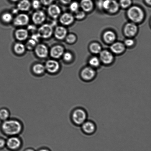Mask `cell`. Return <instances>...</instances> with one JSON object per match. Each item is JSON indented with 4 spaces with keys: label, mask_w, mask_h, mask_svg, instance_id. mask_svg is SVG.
Segmentation results:
<instances>
[{
    "label": "cell",
    "mask_w": 151,
    "mask_h": 151,
    "mask_svg": "<svg viewBox=\"0 0 151 151\" xmlns=\"http://www.w3.org/2000/svg\"><path fill=\"white\" fill-rule=\"evenodd\" d=\"M0 128L2 134L8 137L20 135L23 132L24 126L20 120L10 118L1 122Z\"/></svg>",
    "instance_id": "1"
},
{
    "label": "cell",
    "mask_w": 151,
    "mask_h": 151,
    "mask_svg": "<svg viewBox=\"0 0 151 151\" xmlns=\"http://www.w3.org/2000/svg\"><path fill=\"white\" fill-rule=\"evenodd\" d=\"M88 118V113L83 108L77 107L72 111L70 119L72 123L76 126H81Z\"/></svg>",
    "instance_id": "2"
},
{
    "label": "cell",
    "mask_w": 151,
    "mask_h": 151,
    "mask_svg": "<svg viewBox=\"0 0 151 151\" xmlns=\"http://www.w3.org/2000/svg\"><path fill=\"white\" fill-rule=\"evenodd\" d=\"M23 140L19 136L7 137L6 139V148L10 151H17L23 147Z\"/></svg>",
    "instance_id": "3"
},
{
    "label": "cell",
    "mask_w": 151,
    "mask_h": 151,
    "mask_svg": "<svg viewBox=\"0 0 151 151\" xmlns=\"http://www.w3.org/2000/svg\"><path fill=\"white\" fill-rule=\"evenodd\" d=\"M127 15L132 21L134 23H139L142 21L144 17V13L140 7L133 6L129 9Z\"/></svg>",
    "instance_id": "4"
},
{
    "label": "cell",
    "mask_w": 151,
    "mask_h": 151,
    "mask_svg": "<svg viewBox=\"0 0 151 151\" xmlns=\"http://www.w3.org/2000/svg\"><path fill=\"white\" fill-rule=\"evenodd\" d=\"M54 30V27L51 24L43 23L38 28L37 32L41 38L47 39L52 36Z\"/></svg>",
    "instance_id": "5"
},
{
    "label": "cell",
    "mask_w": 151,
    "mask_h": 151,
    "mask_svg": "<svg viewBox=\"0 0 151 151\" xmlns=\"http://www.w3.org/2000/svg\"><path fill=\"white\" fill-rule=\"evenodd\" d=\"M80 78L85 82H91L94 80L96 76V72L94 69L91 67L84 68L80 74Z\"/></svg>",
    "instance_id": "6"
},
{
    "label": "cell",
    "mask_w": 151,
    "mask_h": 151,
    "mask_svg": "<svg viewBox=\"0 0 151 151\" xmlns=\"http://www.w3.org/2000/svg\"><path fill=\"white\" fill-rule=\"evenodd\" d=\"M46 72L51 75L57 74L60 72V63L56 59H51L47 61L45 65Z\"/></svg>",
    "instance_id": "7"
},
{
    "label": "cell",
    "mask_w": 151,
    "mask_h": 151,
    "mask_svg": "<svg viewBox=\"0 0 151 151\" xmlns=\"http://www.w3.org/2000/svg\"><path fill=\"white\" fill-rule=\"evenodd\" d=\"M81 129L83 133L87 135H92L95 133L97 126L93 121L87 120L81 126Z\"/></svg>",
    "instance_id": "8"
},
{
    "label": "cell",
    "mask_w": 151,
    "mask_h": 151,
    "mask_svg": "<svg viewBox=\"0 0 151 151\" xmlns=\"http://www.w3.org/2000/svg\"><path fill=\"white\" fill-rule=\"evenodd\" d=\"M30 20L28 15L24 13H20L17 15L13 18V22L14 26L17 27H23L27 26Z\"/></svg>",
    "instance_id": "9"
},
{
    "label": "cell",
    "mask_w": 151,
    "mask_h": 151,
    "mask_svg": "<svg viewBox=\"0 0 151 151\" xmlns=\"http://www.w3.org/2000/svg\"><path fill=\"white\" fill-rule=\"evenodd\" d=\"M34 51L37 57L41 59L46 58L49 54V50L45 44L39 43L37 44Z\"/></svg>",
    "instance_id": "10"
},
{
    "label": "cell",
    "mask_w": 151,
    "mask_h": 151,
    "mask_svg": "<svg viewBox=\"0 0 151 151\" xmlns=\"http://www.w3.org/2000/svg\"><path fill=\"white\" fill-rule=\"evenodd\" d=\"M46 19V15L43 10H37L32 16V20L35 25H41L43 24Z\"/></svg>",
    "instance_id": "11"
},
{
    "label": "cell",
    "mask_w": 151,
    "mask_h": 151,
    "mask_svg": "<svg viewBox=\"0 0 151 151\" xmlns=\"http://www.w3.org/2000/svg\"><path fill=\"white\" fill-rule=\"evenodd\" d=\"M103 8L111 13H115L119 10V4L115 0H105L103 3Z\"/></svg>",
    "instance_id": "12"
},
{
    "label": "cell",
    "mask_w": 151,
    "mask_h": 151,
    "mask_svg": "<svg viewBox=\"0 0 151 151\" xmlns=\"http://www.w3.org/2000/svg\"><path fill=\"white\" fill-rule=\"evenodd\" d=\"M47 13L50 17L54 20H56L61 14V9L57 4H51L48 6Z\"/></svg>",
    "instance_id": "13"
},
{
    "label": "cell",
    "mask_w": 151,
    "mask_h": 151,
    "mask_svg": "<svg viewBox=\"0 0 151 151\" xmlns=\"http://www.w3.org/2000/svg\"><path fill=\"white\" fill-rule=\"evenodd\" d=\"M65 52L64 47L60 45H56L51 47L49 51V54L52 59H58L63 56Z\"/></svg>",
    "instance_id": "14"
},
{
    "label": "cell",
    "mask_w": 151,
    "mask_h": 151,
    "mask_svg": "<svg viewBox=\"0 0 151 151\" xmlns=\"http://www.w3.org/2000/svg\"><path fill=\"white\" fill-rule=\"evenodd\" d=\"M67 34V30L64 26H58L54 29L53 35L56 39L61 40L65 38Z\"/></svg>",
    "instance_id": "15"
},
{
    "label": "cell",
    "mask_w": 151,
    "mask_h": 151,
    "mask_svg": "<svg viewBox=\"0 0 151 151\" xmlns=\"http://www.w3.org/2000/svg\"><path fill=\"white\" fill-rule=\"evenodd\" d=\"M74 20V17L70 13L66 12L60 14L59 21L63 26H68L72 24Z\"/></svg>",
    "instance_id": "16"
},
{
    "label": "cell",
    "mask_w": 151,
    "mask_h": 151,
    "mask_svg": "<svg viewBox=\"0 0 151 151\" xmlns=\"http://www.w3.org/2000/svg\"><path fill=\"white\" fill-rule=\"evenodd\" d=\"M137 27L135 24L132 23H127L124 29V34L127 36H134L137 34Z\"/></svg>",
    "instance_id": "17"
},
{
    "label": "cell",
    "mask_w": 151,
    "mask_h": 151,
    "mask_svg": "<svg viewBox=\"0 0 151 151\" xmlns=\"http://www.w3.org/2000/svg\"><path fill=\"white\" fill-rule=\"evenodd\" d=\"M29 35V32L27 29L20 28L16 30L14 33V36L16 39L19 41H23L27 39Z\"/></svg>",
    "instance_id": "18"
},
{
    "label": "cell",
    "mask_w": 151,
    "mask_h": 151,
    "mask_svg": "<svg viewBox=\"0 0 151 151\" xmlns=\"http://www.w3.org/2000/svg\"><path fill=\"white\" fill-rule=\"evenodd\" d=\"M100 59L103 63L106 64H110L113 61V55L107 50H104L100 53Z\"/></svg>",
    "instance_id": "19"
},
{
    "label": "cell",
    "mask_w": 151,
    "mask_h": 151,
    "mask_svg": "<svg viewBox=\"0 0 151 151\" xmlns=\"http://www.w3.org/2000/svg\"><path fill=\"white\" fill-rule=\"evenodd\" d=\"M32 72L36 76H42L46 72L45 66L41 63L35 64L32 66Z\"/></svg>",
    "instance_id": "20"
},
{
    "label": "cell",
    "mask_w": 151,
    "mask_h": 151,
    "mask_svg": "<svg viewBox=\"0 0 151 151\" xmlns=\"http://www.w3.org/2000/svg\"><path fill=\"white\" fill-rule=\"evenodd\" d=\"M32 7L29 0H21L17 5V8L19 11L26 12L29 11Z\"/></svg>",
    "instance_id": "21"
},
{
    "label": "cell",
    "mask_w": 151,
    "mask_h": 151,
    "mask_svg": "<svg viewBox=\"0 0 151 151\" xmlns=\"http://www.w3.org/2000/svg\"><path fill=\"white\" fill-rule=\"evenodd\" d=\"M110 49L112 52L119 54L123 52L125 50V46L122 43L116 42L111 46Z\"/></svg>",
    "instance_id": "22"
},
{
    "label": "cell",
    "mask_w": 151,
    "mask_h": 151,
    "mask_svg": "<svg viewBox=\"0 0 151 151\" xmlns=\"http://www.w3.org/2000/svg\"><path fill=\"white\" fill-rule=\"evenodd\" d=\"M80 5L84 11H91L93 7V3L92 0H81Z\"/></svg>",
    "instance_id": "23"
},
{
    "label": "cell",
    "mask_w": 151,
    "mask_h": 151,
    "mask_svg": "<svg viewBox=\"0 0 151 151\" xmlns=\"http://www.w3.org/2000/svg\"><path fill=\"white\" fill-rule=\"evenodd\" d=\"M116 38L115 34L111 31H106L103 35L104 40L108 43H111L114 42Z\"/></svg>",
    "instance_id": "24"
},
{
    "label": "cell",
    "mask_w": 151,
    "mask_h": 151,
    "mask_svg": "<svg viewBox=\"0 0 151 151\" xmlns=\"http://www.w3.org/2000/svg\"><path fill=\"white\" fill-rule=\"evenodd\" d=\"M26 49L24 44L21 42L16 43L13 46V50L14 53L18 55L23 54Z\"/></svg>",
    "instance_id": "25"
},
{
    "label": "cell",
    "mask_w": 151,
    "mask_h": 151,
    "mask_svg": "<svg viewBox=\"0 0 151 151\" xmlns=\"http://www.w3.org/2000/svg\"><path fill=\"white\" fill-rule=\"evenodd\" d=\"M10 112L9 110L6 108H2L0 109V120L3 121L9 119Z\"/></svg>",
    "instance_id": "26"
},
{
    "label": "cell",
    "mask_w": 151,
    "mask_h": 151,
    "mask_svg": "<svg viewBox=\"0 0 151 151\" xmlns=\"http://www.w3.org/2000/svg\"><path fill=\"white\" fill-rule=\"evenodd\" d=\"M1 19L4 23H9L13 21V14L9 12H5L1 16Z\"/></svg>",
    "instance_id": "27"
},
{
    "label": "cell",
    "mask_w": 151,
    "mask_h": 151,
    "mask_svg": "<svg viewBox=\"0 0 151 151\" xmlns=\"http://www.w3.org/2000/svg\"><path fill=\"white\" fill-rule=\"evenodd\" d=\"M89 48L90 51L94 54H99L101 51V46L97 43H93L90 45Z\"/></svg>",
    "instance_id": "28"
},
{
    "label": "cell",
    "mask_w": 151,
    "mask_h": 151,
    "mask_svg": "<svg viewBox=\"0 0 151 151\" xmlns=\"http://www.w3.org/2000/svg\"><path fill=\"white\" fill-rule=\"evenodd\" d=\"M37 44V43L36 41L30 38L27 41L25 46L27 49L32 50H34Z\"/></svg>",
    "instance_id": "29"
},
{
    "label": "cell",
    "mask_w": 151,
    "mask_h": 151,
    "mask_svg": "<svg viewBox=\"0 0 151 151\" xmlns=\"http://www.w3.org/2000/svg\"><path fill=\"white\" fill-rule=\"evenodd\" d=\"M89 63L91 66L93 67H97L100 64V61L97 57H93L90 59Z\"/></svg>",
    "instance_id": "30"
},
{
    "label": "cell",
    "mask_w": 151,
    "mask_h": 151,
    "mask_svg": "<svg viewBox=\"0 0 151 151\" xmlns=\"http://www.w3.org/2000/svg\"><path fill=\"white\" fill-rule=\"evenodd\" d=\"M65 39L66 42L69 44H72L74 43L76 40V37L74 35L70 34L67 35Z\"/></svg>",
    "instance_id": "31"
},
{
    "label": "cell",
    "mask_w": 151,
    "mask_h": 151,
    "mask_svg": "<svg viewBox=\"0 0 151 151\" xmlns=\"http://www.w3.org/2000/svg\"><path fill=\"white\" fill-rule=\"evenodd\" d=\"M79 7V4L78 2L76 1H73V2L70 3V6H69V9L71 11L75 13L78 11Z\"/></svg>",
    "instance_id": "32"
},
{
    "label": "cell",
    "mask_w": 151,
    "mask_h": 151,
    "mask_svg": "<svg viewBox=\"0 0 151 151\" xmlns=\"http://www.w3.org/2000/svg\"><path fill=\"white\" fill-rule=\"evenodd\" d=\"M132 4L131 0H120L119 5L123 8H127L131 6Z\"/></svg>",
    "instance_id": "33"
},
{
    "label": "cell",
    "mask_w": 151,
    "mask_h": 151,
    "mask_svg": "<svg viewBox=\"0 0 151 151\" xmlns=\"http://www.w3.org/2000/svg\"><path fill=\"white\" fill-rule=\"evenodd\" d=\"M63 60L66 62H69L72 60L73 58L72 55L69 52H66L63 53Z\"/></svg>",
    "instance_id": "34"
},
{
    "label": "cell",
    "mask_w": 151,
    "mask_h": 151,
    "mask_svg": "<svg viewBox=\"0 0 151 151\" xmlns=\"http://www.w3.org/2000/svg\"><path fill=\"white\" fill-rule=\"evenodd\" d=\"M41 3L40 0H33L32 2L31 3L32 7L35 10H39L40 8L41 5Z\"/></svg>",
    "instance_id": "35"
},
{
    "label": "cell",
    "mask_w": 151,
    "mask_h": 151,
    "mask_svg": "<svg viewBox=\"0 0 151 151\" xmlns=\"http://www.w3.org/2000/svg\"><path fill=\"white\" fill-rule=\"evenodd\" d=\"M85 16V13L84 11H78L75 12V17L78 19L84 18Z\"/></svg>",
    "instance_id": "36"
},
{
    "label": "cell",
    "mask_w": 151,
    "mask_h": 151,
    "mask_svg": "<svg viewBox=\"0 0 151 151\" xmlns=\"http://www.w3.org/2000/svg\"><path fill=\"white\" fill-rule=\"evenodd\" d=\"M28 32L32 33H35V32L37 30V29L36 27V26L34 25H28L27 29Z\"/></svg>",
    "instance_id": "37"
},
{
    "label": "cell",
    "mask_w": 151,
    "mask_h": 151,
    "mask_svg": "<svg viewBox=\"0 0 151 151\" xmlns=\"http://www.w3.org/2000/svg\"><path fill=\"white\" fill-rule=\"evenodd\" d=\"M6 139L3 137H0V150L6 148Z\"/></svg>",
    "instance_id": "38"
},
{
    "label": "cell",
    "mask_w": 151,
    "mask_h": 151,
    "mask_svg": "<svg viewBox=\"0 0 151 151\" xmlns=\"http://www.w3.org/2000/svg\"><path fill=\"white\" fill-rule=\"evenodd\" d=\"M55 0H40L41 4L45 6H48L54 2Z\"/></svg>",
    "instance_id": "39"
},
{
    "label": "cell",
    "mask_w": 151,
    "mask_h": 151,
    "mask_svg": "<svg viewBox=\"0 0 151 151\" xmlns=\"http://www.w3.org/2000/svg\"><path fill=\"white\" fill-rule=\"evenodd\" d=\"M31 38L33 39L37 43L38 41H39L40 39L41 38L39 36V35H38V34L36 32L35 33H32V36L31 37Z\"/></svg>",
    "instance_id": "40"
},
{
    "label": "cell",
    "mask_w": 151,
    "mask_h": 151,
    "mask_svg": "<svg viewBox=\"0 0 151 151\" xmlns=\"http://www.w3.org/2000/svg\"><path fill=\"white\" fill-rule=\"evenodd\" d=\"M134 41L132 39H127L125 41V44L126 46L128 47H131L134 45Z\"/></svg>",
    "instance_id": "41"
},
{
    "label": "cell",
    "mask_w": 151,
    "mask_h": 151,
    "mask_svg": "<svg viewBox=\"0 0 151 151\" xmlns=\"http://www.w3.org/2000/svg\"><path fill=\"white\" fill-rule=\"evenodd\" d=\"M36 151H52L51 149L49 148L43 147L40 148L38 149H37Z\"/></svg>",
    "instance_id": "42"
},
{
    "label": "cell",
    "mask_w": 151,
    "mask_h": 151,
    "mask_svg": "<svg viewBox=\"0 0 151 151\" xmlns=\"http://www.w3.org/2000/svg\"><path fill=\"white\" fill-rule=\"evenodd\" d=\"M72 0H60V2L64 4H70Z\"/></svg>",
    "instance_id": "43"
},
{
    "label": "cell",
    "mask_w": 151,
    "mask_h": 151,
    "mask_svg": "<svg viewBox=\"0 0 151 151\" xmlns=\"http://www.w3.org/2000/svg\"><path fill=\"white\" fill-rule=\"evenodd\" d=\"M19 10L18 9L16 8H13L12 9V13L13 14H17L19 12Z\"/></svg>",
    "instance_id": "44"
},
{
    "label": "cell",
    "mask_w": 151,
    "mask_h": 151,
    "mask_svg": "<svg viewBox=\"0 0 151 151\" xmlns=\"http://www.w3.org/2000/svg\"><path fill=\"white\" fill-rule=\"evenodd\" d=\"M36 150H35L34 148L29 147L26 148L24 149L23 151H36Z\"/></svg>",
    "instance_id": "45"
},
{
    "label": "cell",
    "mask_w": 151,
    "mask_h": 151,
    "mask_svg": "<svg viewBox=\"0 0 151 151\" xmlns=\"http://www.w3.org/2000/svg\"><path fill=\"white\" fill-rule=\"evenodd\" d=\"M145 1L146 2L149 4V5H151V0H145Z\"/></svg>",
    "instance_id": "46"
},
{
    "label": "cell",
    "mask_w": 151,
    "mask_h": 151,
    "mask_svg": "<svg viewBox=\"0 0 151 151\" xmlns=\"http://www.w3.org/2000/svg\"><path fill=\"white\" fill-rule=\"evenodd\" d=\"M10 1H12V2H17V1H20V0H10Z\"/></svg>",
    "instance_id": "47"
}]
</instances>
